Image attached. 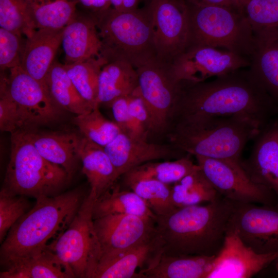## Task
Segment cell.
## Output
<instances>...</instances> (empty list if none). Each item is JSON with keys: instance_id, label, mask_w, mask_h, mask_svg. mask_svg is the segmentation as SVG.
<instances>
[{"instance_id": "40", "label": "cell", "mask_w": 278, "mask_h": 278, "mask_svg": "<svg viewBox=\"0 0 278 278\" xmlns=\"http://www.w3.org/2000/svg\"><path fill=\"white\" fill-rule=\"evenodd\" d=\"M19 128L17 106L10 96L6 84V74L1 72L0 81V129L12 133Z\"/></svg>"}, {"instance_id": "37", "label": "cell", "mask_w": 278, "mask_h": 278, "mask_svg": "<svg viewBox=\"0 0 278 278\" xmlns=\"http://www.w3.org/2000/svg\"><path fill=\"white\" fill-rule=\"evenodd\" d=\"M0 26L21 36H30L36 29L26 0H0Z\"/></svg>"}, {"instance_id": "7", "label": "cell", "mask_w": 278, "mask_h": 278, "mask_svg": "<svg viewBox=\"0 0 278 278\" xmlns=\"http://www.w3.org/2000/svg\"><path fill=\"white\" fill-rule=\"evenodd\" d=\"M187 3L189 9L188 46L207 45L250 59L255 46V37L249 22L239 10Z\"/></svg>"}, {"instance_id": "5", "label": "cell", "mask_w": 278, "mask_h": 278, "mask_svg": "<svg viewBox=\"0 0 278 278\" xmlns=\"http://www.w3.org/2000/svg\"><path fill=\"white\" fill-rule=\"evenodd\" d=\"M100 54L107 61H126L137 68L157 58L153 22L147 6L120 12L110 8L97 19Z\"/></svg>"}, {"instance_id": "16", "label": "cell", "mask_w": 278, "mask_h": 278, "mask_svg": "<svg viewBox=\"0 0 278 278\" xmlns=\"http://www.w3.org/2000/svg\"><path fill=\"white\" fill-rule=\"evenodd\" d=\"M278 259V252L260 254L246 246L234 232L227 231L207 278L252 277Z\"/></svg>"}, {"instance_id": "33", "label": "cell", "mask_w": 278, "mask_h": 278, "mask_svg": "<svg viewBox=\"0 0 278 278\" xmlns=\"http://www.w3.org/2000/svg\"><path fill=\"white\" fill-rule=\"evenodd\" d=\"M107 60L101 55L84 61L64 64L75 87L92 109L97 105L99 76Z\"/></svg>"}, {"instance_id": "24", "label": "cell", "mask_w": 278, "mask_h": 278, "mask_svg": "<svg viewBox=\"0 0 278 278\" xmlns=\"http://www.w3.org/2000/svg\"><path fill=\"white\" fill-rule=\"evenodd\" d=\"M82 172L96 200L110 189L120 177L103 147L82 136L79 149Z\"/></svg>"}, {"instance_id": "22", "label": "cell", "mask_w": 278, "mask_h": 278, "mask_svg": "<svg viewBox=\"0 0 278 278\" xmlns=\"http://www.w3.org/2000/svg\"><path fill=\"white\" fill-rule=\"evenodd\" d=\"M23 130L44 158L61 166L70 178L72 176L80 161L79 149L81 135L75 133L39 132L36 129Z\"/></svg>"}, {"instance_id": "17", "label": "cell", "mask_w": 278, "mask_h": 278, "mask_svg": "<svg viewBox=\"0 0 278 278\" xmlns=\"http://www.w3.org/2000/svg\"><path fill=\"white\" fill-rule=\"evenodd\" d=\"M254 140L251 154L241 165L252 181L272 190L278 202V115Z\"/></svg>"}, {"instance_id": "10", "label": "cell", "mask_w": 278, "mask_h": 278, "mask_svg": "<svg viewBox=\"0 0 278 278\" xmlns=\"http://www.w3.org/2000/svg\"><path fill=\"white\" fill-rule=\"evenodd\" d=\"M6 75L8 92L15 102L18 129H34L58 120L64 110L54 100L47 88L32 77L20 66Z\"/></svg>"}, {"instance_id": "9", "label": "cell", "mask_w": 278, "mask_h": 278, "mask_svg": "<svg viewBox=\"0 0 278 278\" xmlns=\"http://www.w3.org/2000/svg\"><path fill=\"white\" fill-rule=\"evenodd\" d=\"M136 69L137 89L149 113L150 132L169 130L181 89L172 63L156 58Z\"/></svg>"}, {"instance_id": "42", "label": "cell", "mask_w": 278, "mask_h": 278, "mask_svg": "<svg viewBox=\"0 0 278 278\" xmlns=\"http://www.w3.org/2000/svg\"><path fill=\"white\" fill-rule=\"evenodd\" d=\"M128 104L130 113L135 124L142 132L148 136L150 133L149 115L137 88L129 95Z\"/></svg>"}, {"instance_id": "12", "label": "cell", "mask_w": 278, "mask_h": 278, "mask_svg": "<svg viewBox=\"0 0 278 278\" xmlns=\"http://www.w3.org/2000/svg\"><path fill=\"white\" fill-rule=\"evenodd\" d=\"M147 7L153 22L157 59L172 63L189 45L187 3L185 0H149Z\"/></svg>"}, {"instance_id": "2", "label": "cell", "mask_w": 278, "mask_h": 278, "mask_svg": "<svg viewBox=\"0 0 278 278\" xmlns=\"http://www.w3.org/2000/svg\"><path fill=\"white\" fill-rule=\"evenodd\" d=\"M234 202L222 196L206 204L176 208L157 216L162 253L216 256L222 248Z\"/></svg>"}, {"instance_id": "15", "label": "cell", "mask_w": 278, "mask_h": 278, "mask_svg": "<svg viewBox=\"0 0 278 278\" xmlns=\"http://www.w3.org/2000/svg\"><path fill=\"white\" fill-rule=\"evenodd\" d=\"M93 222L100 248L99 262L140 245L156 233L155 220L133 215H108Z\"/></svg>"}, {"instance_id": "38", "label": "cell", "mask_w": 278, "mask_h": 278, "mask_svg": "<svg viewBox=\"0 0 278 278\" xmlns=\"http://www.w3.org/2000/svg\"><path fill=\"white\" fill-rule=\"evenodd\" d=\"M23 195L0 192V241L11 227L30 209L29 201Z\"/></svg>"}, {"instance_id": "18", "label": "cell", "mask_w": 278, "mask_h": 278, "mask_svg": "<svg viewBox=\"0 0 278 278\" xmlns=\"http://www.w3.org/2000/svg\"><path fill=\"white\" fill-rule=\"evenodd\" d=\"M103 148L119 176L147 162L177 155L184 157L170 144L149 143L121 132Z\"/></svg>"}, {"instance_id": "30", "label": "cell", "mask_w": 278, "mask_h": 278, "mask_svg": "<svg viewBox=\"0 0 278 278\" xmlns=\"http://www.w3.org/2000/svg\"><path fill=\"white\" fill-rule=\"evenodd\" d=\"M220 195L198 168L171 185V197L176 207L211 202Z\"/></svg>"}, {"instance_id": "20", "label": "cell", "mask_w": 278, "mask_h": 278, "mask_svg": "<svg viewBox=\"0 0 278 278\" xmlns=\"http://www.w3.org/2000/svg\"><path fill=\"white\" fill-rule=\"evenodd\" d=\"M63 29H38L26 38L20 66L46 88L47 76L62 43Z\"/></svg>"}, {"instance_id": "8", "label": "cell", "mask_w": 278, "mask_h": 278, "mask_svg": "<svg viewBox=\"0 0 278 278\" xmlns=\"http://www.w3.org/2000/svg\"><path fill=\"white\" fill-rule=\"evenodd\" d=\"M95 200L86 195L68 227L49 247L72 277L92 278L100 258L92 215Z\"/></svg>"}, {"instance_id": "11", "label": "cell", "mask_w": 278, "mask_h": 278, "mask_svg": "<svg viewBox=\"0 0 278 278\" xmlns=\"http://www.w3.org/2000/svg\"><path fill=\"white\" fill-rule=\"evenodd\" d=\"M197 164L218 193L232 201L273 205L275 193L252 181L241 163L201 156L195 157Z\"/></svg>"}, {"instance_id": "35", "label": "cell", "mask_w": 278, "mask_h": 278, "mask_svg": "<svg viewBox=\"0 0 278 278\" xmlns=\"http://www.w3.org/2000/svg\"><path fill=\"white\" fill-rule=\"evenodd\" d=\"M72 121L78 128L81 136L103 147L121 132L117 125L106 118L99 108L76 115Z\"/></svg>"}, {"instance_id": "21", "label": "cell", "mask_w": 278, "mask_h": 278, "mask_svg": "<svg viewBox=\"0 0 278 278\" xmlns=\"http://www.w3.org/2000/svg\"><path fill=\"white\" fill-rule=\"evenodd\" d=\"M161 252L156 235L148 240L98 264L92 278H140L145 269Z\"/></svg>"}, {"instance_id": "44", "label": "cell", "mask_w": 278, "mask_h": 278, "mask_svg": "<svg viewBox=\"0 0 278 278\" xmlns=\"http://www.w3.org/2000/svg\"><path fill=\"white\" fill-rule=\"evenodd\" d=\"M141 0H111V8L120 12L131 11L138 9Z\"/></svg>"}, {"instance_id": "13", "label": "cell", "mask_w": 278, "mask_h": 278, "mask_svg": "<svg viewBox=\"0 0 278 278\" xmlns=\"http://www.w3.org/2000/svg\"><path fill=\"white\" fill-rule=\"evenodd\" d=\"M227 231L235 232L255 252H278V202L273 205L234 202Z\"/></svg>"}, {"instance_id": "25", "label": "cell", "mask_w": 278, "mask_h": 278, "mask_svg": "<svg viewBox=\"0 0 278 278\" xmlns=\"http://www.w3.org/2000/svg\"><path fill=\"white\" fill-rule=\"evenodd\" d=\"M249 71L278 105V32L256 36Z\"/></svg>"}, {"instance_id": "29", "label": "cell", "mask_w": 278, "mask_h": 278, "mask_svg": "<svg viewBox=\"0 0 278 278\" xmlns=\"http://www.w3.org/2000/svg\"><path fill=\"white\" fill-rule=\"evenodd\" d=\"M46 84L53 98L63 110L77 115L93 109L75 87L64 64L54 61L47 76Z\"/></svg>"}, {"instance_id": "4", "label": "cell", "mask_w": 278, "mask_h": 278, "mask_svg": "<svg viewBox=\"0 0 278 278\" xmlns=\"http://www.w3.org/2000/svg\"><path fill=\"white\" fill-rule=\"evenodd\" d=\"M85 196L81 190L75 189L37 198L1 243V264L49 248L68 227Z\"/></svg>"}, {"instance_id": "39", "label": "cell", "mask_w": 278, "mask_h": 278, "mask_svg": "<svg viewBox=\"0 0 278 278\" xmlns=\"http://www.w3.org/2000/svg\"><path fill=\"white\" fill-rule=\"evenodd\" d=\"M23 37L0 27L1 72L21 65L26 41Z\"/></svg>"}, {"instance_id": "28", "label": "cell", "mask_w": 278, "mask_h": 278, "mask_svg": "<svg viewBox=\"0 0 278 278\" xmlns=\"http://www.w3.org/2000/svg\"><path fill=\"white\" fill-rule=\"evenodd\" d=\"M111 214L133 215L155 220L157 217L137 194L120 190L115 185L95 201L92 210L93 219Z\"/></svg>"}, {"instance_id": "36", "label": "cell", "mask_w": 278, "mask_h": 278, "mask_svg": "<svg viewBox=\"0 0 278 278\" xmlns=\"http://www.w3.org/2000/svg\"><path fill=\"white\" fill-rule=\"evenodd\" d=\"M241 12L255 37L278 32V0H247Z\"/></svg>"}, {"instance_id": "43", "label": "cell", "mask_w": 278, "mask_h": 278, "mask_svg": "<svg viewBox=\"0 0 278 278\" xmlns=\"http://www.w3.org/2000/svg\"><path fill=\"white\" fill-rule=\"evenodd\" d=\"M78 5L85 10V12L96 19L101 16L111 7V0H76Z\"/></svg>"}, {"instance_id": "46", "label": "cell", "mask_w": 278, "mask_h": 278, "mask_svg": "<svg viewBox=\"0 0 278 278\" xmlns=\"http://www.w3.org/2000/svg\"><path fill=\"white\" fill-rule=\"evenodd\" d=\"M247 0H234L238 9L241 12V9Z\"/></svg>"}, {"instance_id": "26", "label": "cell", "mask_w": 278, "mask_h": 278, "mask_svg": "<svg viewBox=\"0 0 278 278\" xmlns=\"http://www.w3.org/2000/svg\"><path fill=\"white\" fill-rule=\"evenodd\" d=\"M1 278H70L71 275L49 248L28 256L16 257L2 264Z\"/></svg>"}, {"instance_id": "32", "label": "cell", "mask_w": 278, "mask_h": 278, "mask_svg": "<svg viewBox=\"0 0 278 278\" xmlns=\"http://www.w3.org/2000/svg\"><path fill=\"white\" fill-rule=\"evenodd\" d=\"M190 155L173 161L149 162L136 166L123 176L124 182L138 179H152L172 185L198 167Z\"/></svg>"}, {"instance_id": "19", "label": "cell", "mask_w": 278, "mask_h": 278, "mask_svg": "<svg viewBox=\"0 0 278 278\" xmlns=\"http://www.w3.org/2000/svg\"><path fill=\"white\" fill-rule=\"evenodd\" d=\"M61 44L65 54L64 64L100 56L102 43L97 19L85 12L77 11L63 29Z\"/></svg>"}, {"instance_id": "41", "label": "cell", "mask_w": 278, "mask_h": 278, "mask_svg": "<svg viewBox=\"0 0 278 278\" xmlns=\"http://www.w3.org/2000/svg\"><path fill=\"white\" fill-rule=\"evenodd\" d=\"M128 96L129 95L118 97L110 105L114 121L121 132L135 138L147 140L148 135L138 129L131 116L129 109Z\"/></svg>"}, {"instance_id": "6", "label": "cell", "mask_w": 278, "mask_h": 278, "mask_svg": "<svg viewBox=\"0 0 278 278\" xmlns=\"http://www.w3.org/2000/svg\"><path fill=\"white\" fill-rule=\"evenodd\" d=\"M10 142V159L1 190L36 199L59 194L70 178L67 171L44 158L23 130L11 133Z\"/></svg>"}, {"instance_id": "34", "label": "cell", "mask_w": 278, "mask_h": 278, "mask_svg": "<svg viewBox=\"0 0 278 278\" xmlns=\"http://www.w3.org/2000/svg\"><path fill=\"white\" fill-rule=\"evenodd\" d=\"M125 184L146 202L157 216L166 215L177 208L171 197V185L152 179H138Z\"/></svg>"}, {"instance_id": "1", "label": "cell", "mask_w": 278, "mask_h": 278, "mask_svg": "<svg viewBox=\"0 0 278 278\" xmlns=\"http://www.w3.org/2000/svg\"><path fill=\"white\" fill-rule=\"evenodd\" d=\"M181 83L172 122L204 116H239L263 128L278 115V105L249 69H240L210 81Z\"/></svg>"}, {"instance_id": "27", "label": "cell", "mask_w": 278, "mask_h": 278, "mask_svg": "<svg viewBox=\"0 0 278 278\" xmlns=\"http://www.w3.org/2000/svg\"><path fill=\"white\" fill-rule=\"evenodd\" d=\"M107 61L99 76L98 107L110 106L116 98L133 93L138 86L136 69L131 64L119 59Z\"/></svg>"}, {"instance_id": "14", "label": "cell", "mask_w": 278, "mask_h": 278, "mask_svg": "<svg viewBox=\"0 0 278 278\" xmlns=\"http://www.w3.org/2000/svg\"><path fill=\"white\" fill-rule=\"evenodd\" d=\"M250 59L229 50L203 45L189 46L173 61L180 81L198 83L249 67Z\"/></svg>"}, {"instance_id": "31", "label": "cell", "mask_w": 278, "mask_h": 278, "mask_svg": "<svg viewBox=\"0 0 278 278\" xmlns=\"http://www.w3.org/2000/svg\"><path fill=\"white\" fill-rule=\"evenodd\" d=\"M35 29H62L77 12L76 0H26Z\"/></svg>"}, {"instance_id": "23", "label": "cell", "mask_w": 278, "mask_h": 278, "mask_svg": "<svg viewBox=\"0 0 278 278\" xmlns=\"http://www.w3.org/2000/svg\"><path fill=\"white\" fill-rule=\"evenodd\" d=\"M216 256L159 253L139 272L140 278H207Z\"/></svg>"}, {"instance_id": "45", "label": "cell", "mask_w": 278, "mask_h": 278, "mask_svg": "<svg viewBox=\"0 0 278 278\" xmlns=\"http://www.w3.org/2000/svg\"><path fill=\"white\" fill-rule=\"evenodd\" d=\"M185 1L188 3L195 4L222 6L235 8L238 9L234 0H185Z\"/></svg>"}, {"instance_id": "3", "label": "cell", "mask_w": 278, "mask_h": 278, "mask_svg": "<svg viewBox=\"0 0 278 278\" xmlns=\"http://www.w3.org/2000/svg\"><path fill=\"white\" fill-rule=\"evenodd\" d=\"M262 128L239 116H204L174 120L170 144L183 155L201 156L241 163L247 143Z\"/></svg>"}]
</instances>
